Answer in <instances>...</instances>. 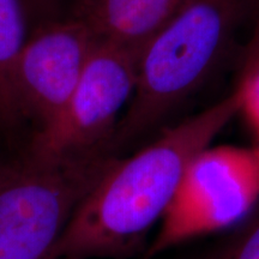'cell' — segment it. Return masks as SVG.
<instances>
[{"label":"cell","instance_id":"obj_6","mask_svg":"<svg viewBox=\"0 0 259 259\" xmlns=\"http://www.w3.org/2000/svg\"><path fill=\"white\" fill-rule=\"evenodd\" d=\"M97 44L77 17L48 22L29 35L15 67V92L23 115L38 130L63 111L78 85Z\"/></svg>","mask_w":259,"mask_h":259},{"label":"cell","instance_id":"obj_4","mask_svg":"<svg viewBox=\"0 0 259 259\" xmlns=\"http://www.w3.org/2000/svg\"><path fill=\"white\" fill-rule=\"evenodd\" d=\"M259 203V149H208L194 158L143 259L234 228Z\"/></svg>","mask_w":259,"mask_h":259},{"label":"cell","instance_id":"obj_10","mask_svg":"<svg viewBox=\"0 0 259 259\" xmlns=\"http://www.w3.org/2000/svg\"><path fill=\"white\" fill-rule=\"evenodd\" d=\"M257 74H259V16L254 24L250 41H248L245 50L241 82L250 83Z\"/></svg>","mask_w":259,"mask_h":259},{"label":"cell","instance_id":"obj_1","mask_svg":"<svg viewBox=\"0 0 259 259\" xmlns=\"http://www.w3.org/2000/svg\"><path fill=\"white\" fill-rule=\"evenodd\" d=\"M248 84L179 124L153 143L118 156L87 194L51 259H126L142 251L194 158L245 108Z\"/></svg>","mask_w":259,"mask_h":259},{"label":"cell","instance_id":"obj_2","mask_svg":"<svg viewBox=\"0 0 259 259\" xmlns=\"http://www.w3.org/2000/svg\"><path fill=\"white\" fill-rule=\"evenodd\" d=\"M242 11L244 0H190L144 45L134 95L109 145L113 156L156 130L205 83Z\"/></svg>","mask_w":259,"mask_h":259},{"label":"cell","instance_id":"obj_8","mask_svg":"<svg viewBox=\"0 0 259 259\" xmlns=\"http://www.w3.org/2000/svg\"><path fill=\"white\" fill-rule=\"evenodd\" d=\"M25 0H0V124L12 126L23 116L15 92V67L29 37Z\"/></svg>","mask_w":259,"mask_h":259},{"label":"cell","instance_id":"obj_5","mask_svg":"<svg viewBox=\"0 0 259 259\" xmlns=\"http://www.w3.org/2000/svg\"><path fill=\"white\" fill-rule=\"evenodd\" d=\"M139 53L97 41L72 96L51 124L37 130L28 154L41 158L112 155L113 135L135 92Z\"/></svg>","mask_w":259,"mask_h":259},{"label":"cell","instance_id":"obj_7","mask_svg":"<svg viewBox=\"0 0 259 259\" xmlns=\"http://www.w3.org/2000/svg\"><path fill=\"white\" fill-rule=\"evenodd\" d=\"M190 0H77L74 17L97 41L141 51Z\"/></svg>","mask_w":259,"mask_h":259},{"label":"cell","instance_id":"obj_9","mask_svg":"<svg viewBox=\"0 0 259 259\" xmlns=\"http://www.w3.org/2000/svg\"><path fill=\"white\" fill-rule=\"evenodd\" d=\"M206 259H259V204Z\"/></svg>","mask_w":259,"mask_h":259},{"label":"cell","instance_id":"obj_3","mask_svg":"<svg viewBox=\"0 0 259 259\" xmlns=\"http://www.w3.org/2000/svg\"><path fill=\"white\" fill-rule=\"evenodd\" d=\"M115 157L28 154L0 166V259H51L77 206Z\"/></svg>","mask_w":259,"mask_h":259}]
</instances>
